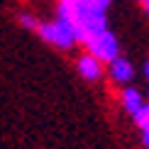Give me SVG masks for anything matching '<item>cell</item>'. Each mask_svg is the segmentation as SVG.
Instances as JSON below:
<instances>
[{
  "label": "cell",
  "instance_id": "9",
  "mask_svg": "<svg viewBox=\"0 0 149 149\" xmlns=\"http://www.w3.org/2000/svg\"><path fill=\"white\" fill-rule=\"evenodd\" d=\"M86 3H93V5H98V8H103V10H105L110 3H113V0H86Z\"/></svg>",
  "mask_w": 149,
  "mask_h": 149
},
{
  "label": "cell",
  "instance_id": "12",
  "mask_svg": "<svg viewBox=\"0 0 149 149\" xmlns=\"http://www.w3.org/2000/svg\"><path fill=\"white\" fill-rule=\"evenodd\" d=\"M144 10H147V15H149V0H144Z\"/></svg>",
  "mask_w": 149,
  "mask_h": 149
},
{
  "label": "cell",
  "instance_id": "11",
  "mask_svg": "<svg viewBox=\"0 0 149 149\" xmlns=\"http://www.w3.org/2000/svg\"><path fill=\"white\" fill-rule=\"evenodd\" d=\"M144 76L149 78V61H147V64H144Z\"/></svg>",
  "mask_w": 149,
  "mask_h": 149
},
{
  "label": "cell",
  "instance_id": "2",
  "mask_svg": "<svg viewBox=\"0 0 149 149\" xmlns=\"http://www.w3.org/2000/svg\"><path fill=\"white\" fill-rule=\"evenodd\" d=\"M37 32L42 34V39H47L49 44H54V47H59V49H71L73 44H78V32H76V27H73L71 22H66V20H59L56 22H47V24H39V29Z\"/></svg>",
  "mask_w": 149,
  "mask_h": 149
},
{
  "label": "cell",
  "instance_id": "3",
  "mask_svg": "<svg viewBox=\"0 0 149 149\" xmlns=\"http://www.w3.org/2000/svg\"><path fill=\"white\" fill-rule=\"evenodd\" d=\"M86 47H88V54H93L95 59L100 61H115L117 54H120V44H117L115 34L110 32V29H105L100 34H93L88 42H86Z\"/></svg>",
  "mask_w": 149,
  "mask_h": 149
},
{
  "label": "cell",
  "instance_id": "5",
  "mask_svg": "<svg viewBox=\"0 0 149 149\" xmlns=\"http://www.w3.org/2000/svg\"><path fill=\"white\" fill-rule=\"evenodd\" d=\"M78 73L83 78H88V81H95V78H100V59H95L93 54H83V56L78 59Z\"/></svg>",
  "mask_w": 149,
  "mask_h": 149
},
{
  "label": "cell",
  "instance_id": "4",
  "mask_svg": "<svg viewBox=\"0 0 149 149\" xmlns=\"http://www.w3.org/2000/svg\"><path fill=\"white\" fill-rule=\"evenodd\" d=\"M110 76H113L115 83H130L132 76H134V69H132V64L127 59L117 56L115 61H110Z\"/></svg>",
  "mask_w": 149,
  "mask_h": 149
},
{
  "label": "cell",
  "instance_id": "7",
  "mask_svg": "<svg viewBox=\"0 0 149 149\" xmlns=\"http://www.w3.org/2000/svg\"><path fill=\"white\" fill-rule=\"evenodd\" d=\"M132 117H134V122H137L142 130H149V105H144V108H142L137 115H132Z\"/></svg>",
  "mask_w": 149,
  "mask_h": 149
},
{
  "label": "cell",
  "instance_id": "13",
  "mask_svg": "<svg viewBox=\"0 0 149 149\" xmlns=\"http://www.w3.org/2000/svg\"><path fill=\"white\" fill-rule=\"evenodd\" d=\"M142 3H144V0H142Z\"/></svg>",
  "mask_w": 149,
  "mask_h": 149
},
{
  "label": "cell",
  "instance_id": "1",
  "mask_svg": "<svg viewBox=\"0 0 149 149\" xmlns=\"http://www.w3.org/2000/svg\"><path fill=\"white\" fill-rule=\"evenodd\" d=\"M59 17L76 27L78 39L83 44L93 34H100V32L108 29L105 10L93 5V3H86V0H61L59 3Z\"/></svg>",
  "mask_w": 149,
  "mask_h": 149
},
{
  "label": "cell",
  "instance_id": "8",
  "mask_svg": "<svg viewBox=\"0 0 149 149\" xmlns=\"http://www.w3.org/2000/svg\"><path fill=\"white\" fill-rule=\"evenodd\" d=\"M22 24H27V27H37V29H39L37 20H34V17H29V15H24V17H22Z\"/></svg>",
  "mask_w": 149,
  "mask_h": 149
},
{
  "label": "cell",
  "instance_id": "6",
  "mask_svg": "<svg viewBox=\"0 0 149 149\" xmlns=\"http://www.w3.org/2000/svg\"><path fill=\"white\" fill-rule=\"evenodd\" d=\"M122 105H125L127 113L137 115L142 108H144V98H142V93L137 88H125V93H122Z\"/></svg>",
  "mask_w": 149,
  "mask_h": 149
},
{
  "label": "cell",
  "instance_id": "10",
  "mask_svg": "<svg viewBox=\"0 0 149 149\" xmlns=\"http://www.w3.org/2000/svg\"><path fill=\"white\" fill-rule=\"evenodd\" d=\"M142 142H144V147L149 149V130H142Z\"/></svg>",
  "mask_w": 149,
  "mask_h": 149
}]
</instances>
